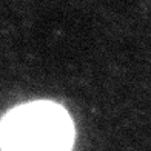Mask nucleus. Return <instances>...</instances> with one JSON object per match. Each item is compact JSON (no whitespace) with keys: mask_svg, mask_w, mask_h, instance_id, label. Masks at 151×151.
<instances>
[{"mask_svg":"<svg viewBox=\"0 0 151 151\" xmlns=\"http://www.w3.org/2000/svg\"><path fill=\"white\" fill-rule=\"evenodd\" d=\"M74 125L52 102H31L14 108L0 125L2 151H71Z\"/></svg>","mask_w":151,"mask_h":151,"instance_id":"f257e3e1","label":"nucleus"}]
</instances>
